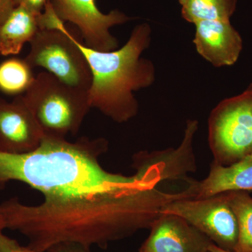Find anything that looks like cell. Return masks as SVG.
Listing matches in <instances>:
<instances>
[{"label":"cell","instance_id":"22","mask_svg":"<svg viewBox=\"0 0 252 252\" xmlns=\"http://www.w3.org/2000/svg\"><path fill=\"white\" fill-rule=\"evenodd\" d=\"M12 252H35L33 251L32 250L29 248H23V247L20 246L19 248L16 249Z\"/></svg>","mask_w":252,"mask_h":252},{"label":"cell","instance_id":"24","mask_svg":"<svg viewBox=\"0 0 252 252\" xmlns=\"http://www.w3.org/2000/svg\"><path fill=\"white\" fill-rule=\"evenodd\" d=\"M179 2H180V4L181 5H182L185 3V0H178Z\"/></svg>","mask_w":252,"mask_h":252},{"label":"cell","instance_id":"13","mask_svg":"<svg viewBox=\"0 0 252 252\" xmlns=\"http://www.w3.org/2000/svg\"><path fill=\"white\" fill-rule=\"evenodd\" d=\"M39 16L23 6H15L0 25V54L15 56L39 31Z\"/></svg>","mask_w":252,"mask_h":252},{"label":"cell","instance_id":"11","mask_svg":"<svg viewBox=\"0 0 252 252\" xmlns=\"http://www.w3.org/2000/svg\"><path fill=\"white\" fill-rule=\"evenodd\" d=\"M194 25L193 44L205 61L215 67H228L238 61L243 41L230 21H203Z\"/></svg>","mask_w":252,"mask_h":252},{"label":"cell","instance_id":"15","mask_svg":"<svg viewBox=\"0 0 252 252\" xmlns=\"http://www.w3.org/2000/svg\"><path fill=\"white\" fill-rule=\"evenodd\" d=\"M34 78L32 68L25 59L11 58L0 63V91L20 95L27 91Z\"/></svg>","mask_w":252,"mask_h":252},{"label":"cell","instance_id":"8","mask_svg":"<svg viewBox=\"0 0 252 252\" xmlns=\"http://www.w3.org/2000/svg\"><path fill=\"white\" fill-rule=\"evenodd\" d=\"M55 14L61 20L75 25L86 46L101 51L119 48V41L110 32V28L130 21L132 18L112 10L103 14L95 0H49Z\"/></svg>","mask_w":252,"mask_h":252},{"label":"cell","instance_id":"9","mask_svg":"<svg viewBox=\"0 0 252 252\" xmlns=\"http://www.w3.org/2000/svg\"><path fill=\"white\" fill-rule=\"evenodd\" d=\"M44 134L23 94L9 102L0 96V152L25 154L40 145Z\"/></svg>","mask_w":252,"mask_h":252},{"label":"cell","instance_id":"19","mask_svg":"<svg viewBox=\"0 0 252 252\" xmlns=\"http://www.w3.org/2000/svg\"><path fill=\"white\" fill-rule=\"evenodd\" d=\"M47 252H91L89 248L74 243L59 244L55 245Z\"/></svg>","mask_w":252,"mask_h":252},{"label":"cell","instance_id":"12","mask_svg":"<svg viewBox=\"0 0 252 252\" xmlns=\"http://www.w3.org/2000/svg\"><path fill=\"white\" fill-rule=\"evenodd\" d=\"M193 187L194 198L252 190V154L228 165L212 162L208 176L201 182L195 181Z\"/></svg>","mask_w":252,"mask_h":252},{"label":"cell","instance_id":"14","mask_svg":"<svg viewBox=\"0 0 252 252\" xmlns=\"http://www.w3.org/2000/svg\"><path fill=\"white\" fill-rule=\"evenodd\" d=\"M238 0H185L182 16L187 22L203 21H230Z\"/></svg>","mask_w":252,"mask_h":252},{"label":"cell","instance_id":"7","mask_svg":"<svg viewBox=\"0 0 252 252\" xmlns=\"http://www.w3.org/2000/svg\"><path fill=\"white\" fill-rule=\"evenodd\" d=\"M160 214L182 217L219 248L235 252L239 227L229 192L204 198L179 199L165 205Z\"/></svg>","mask_w":252,"mask_h":252},{"label":"cell","instance_id":"16","mask_svg":"<svg viewBox=\"0 0 252 252\" xmlns=\"http://www.w3.org/2000/svg\"><path fill=\"white\" fill-rule=\"evenodd\" d=\"M230 203L238 222L239 236L234 252H252V198L247 192H229Z\"/></svg>","mask_w":252,"mask_h":252},{"label":"cell","instance_id":"3","mask_svg":"<svg viewBox=\"0 0 252 252\" xmlns=\"http://www.w3.org/2000/svg\"><path fill=\"white\" fill-rule=\"evenodd\" d=\"M152 34L150 25L141 23L122 47L109 51L91 49L77 39L92 74L89 90L91 108L119 124L136 117L139 104L134 94L153 85L156 79L153 62L142 57L150 46Z\"/></svg>","mask_w":252,"mask_h":252},{"label":"cell","instance_id":"18","mask_svg":"<svg viewBox=\"0 0 252 252\" xmlns=\"http://www.w3.org/2000/svg\"><path fill=\"white\" fill-rule=\"evenodd\" d=\"M5 228L2 217L0 215V252H12L19 248L17 241L6 237L3 234L2 230Z\"/></svg>","mask_w":252,"mask_h":252},{"label":"cell","instance_id":"1","mask_svg":"<svg viewBox=\"0 0 252 252\" xmlns=\"http://www.w3.org/2000/svg\"><path fill=\"white\" fill-rule=\"evenodd\" d=\"M139 177L136 183L126 187L44 198L43 203L32 206L11 198L0 204V215L5 228L26 235L30 241L28 248L35 252H47L55 245L65 243L106 248L111 242L150 228L167 204L193 197L189 188L171 193Z\"/></svg>","mask_w":252,"mask_h":252},{"label":"cell","instance_id":"2","mask_svg":"<svg viewBox=\"0 0 252 252\" xmlns=\"http://www.w3.org/2000/svg\"><path fill=\"white\" fill-rule=\"evenodd\" d=\"M108 149L106 139L81 137L75 142L46 137L32 152H0V189L19 181L39 190L44 198L71 197L126 187L139 180L104 170L98 158Z\"/></svg>","mask_w":252,"mask_h":252},{"label":"cell","instance_id":"10","mask_svg":"<svg viewBox=\"0 0 252 252\" xmlns=\"http://www.w3.org/2000/svg\"><path fill=\"white\" fill-rule=\"evenodd\" d=\"M150 229L140 252H209L212 244L206 235L177 215L161 214Z\"/></svg>","mask_w":252,"mask_h":252},{"label":"cell","instance_id":"4","mask_svg":"<svg viewBox=\"0 0 252 252\" xmlns=\"http://www.w3.org/2000/svg\"><path fill=\"white\" fill-rule=\"evenodd\" d=\"M41 29L32 39L26 62L32 68L42 67L46 72L67 85L89 91L92 74L89 63L77 44V38L51 8L39 19Z\"/></svg>","mask_w":252,"mask_h":252},{"label":"cell","instance_id":"23","mask_svg":"<svg viewBox=\"0 0 252 252\" xmlns=\"http://www.w3.org/2000/svg\"><path fill=\"white\" fill-rule=\"evenodd\" d=\"M246 90L250 91V92H251L252 94V84H250V85L248 86V89H247Z\"/></svg>","mask_w":252,"mask_h":252},{"label":"cell","instance_id":"25","mask_svg":"<svg viewBox=\"0 0 252 252\" xmlns=\"http://www.w3.org/2000/svg\"></svg>","mask_w":252,"mask_h":252},{"label":"cell","instance_id":"20","mask_svg":"<svg viewBox=\"0 0 252 252\" xmlns=\"http://www.w3.org/2000/svg\"><path fill=\"white\" fill-rule=\"evenodd\" d=\"M14 7L13 0H0V25L4 22Z\"/></svg>","mask_w":252,"mask_h":252},{"label":"cell","instance_id":"5","mask_svg":"<svg viewBox=\"0 0 252 252\" xmlns=\"http://www.w3.org/2000/svg\"><path fill=\"white\" fill-rule=\"evenodd\" d=\"M23 95L46 137L75 135L91 108L89 91L67 85L47 72L39 73Z\"/></svg>","mask_w":252,"mask_h":252},{"label":"cell","instance_id":"6","mask_svg":"<svg viewBox=\"0 0 252 252\" xmlns=\"http://www.w3.org/2000/svg\"><path fill=\"white\" fill-rule=\"evenodd\" d=\"M208 143L214 162L228 165L252 154V94L220 101L208 119Z\"/></svg>","mask_w":252,"mask_h":252},{"label":"cell","instance_id":"17","mask_svg":"<svg viewBox=\"0 0 252 252\" xmlns=\"http://www.w3.org/2000/svg\"><path fill=\"white\" fill-rule=\"evenodd\" d=\"M49 0H13L15 6H23L37 16L42 13Z\"/></svg>","mask_w":252,"mask_h":252},{"label":"cell","instance_id":"21","mask_svg":"<svg viewBox=\"0 0 252 252\" xmlns=\"http://www.w3.org/2000/svg\"><path fill=\"white\" fill-rule=\"evenodd\" d=\"M209 252H232L229 251H227V250H223V249H220L217 247V245H215V244L212 243L210 247H209L208 249Z\"/></svg>","mask_w":252,"mask_h":252}]
</instances>
